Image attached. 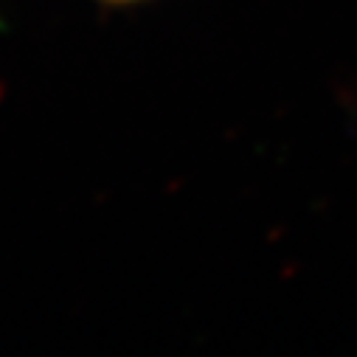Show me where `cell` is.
<instances>
[{"instance_id": "cell-1", "label": "cell", "mask_w": 357, "mask_h": 357, "mask_svg": "<svg viewBox=\"0 0 357 357\" xmlns=\"http://www.w3.org/2000/svg\"><path fill=\"white\" fill-rule=\"evenodd\" d=\"M116 3H124V0H116Z\"/></svg>"}]
</instances>
